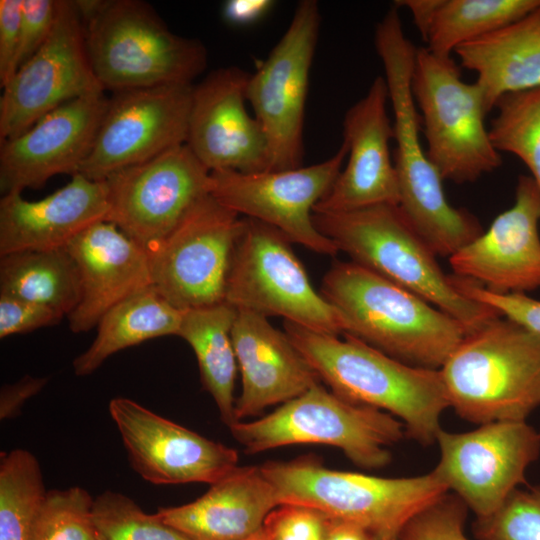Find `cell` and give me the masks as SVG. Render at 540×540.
Returning a JSON list of instances; mask_svg holds the SVG:
<instances>
[{
	"label": "cell",
	"instance_id": "1",
	"mask_svg": "<svg viewBox=\"0 0 540 540\" xmlns=\"http://www.w3.org/2000/svg\"><path fill=\"white\" fill-rule=\"evenodd\" d=\"M376 52L382 62L394 122L393 162L399 186V208L436 256L450 257L484 229L469 211L452 206L443 179L423 149L420 114L411 90L418 48L405 36L394 4L377 23Z\"/></svg>",
	"mask_w": 540,
	"mask_h": 540
},
{
	"label": "cell",
	"instance_id": "2",
	"mask_svg": "<svg viewBox=\"0 0 540 540\" xmlns=\"http://www.w3.org/2000/svg\"><path fill=\"white\" fill-rule=\"evenodd\" d=\"M284 332L332 392L391 414L422 446L436 442L450 408L440 369L408 365L348 334L339 339L286 320Z\"/></svg>",
	"mask_w": 540,
	"mask_h": 540
},
{
	"label": "cell",
	"instance_id": "3",
	"mask_svg": "<svg viewBox=\"0 0 540 540\" xmlns=\"http://www.w3.org/2000/svg\"><path fill=\"white\" fill-rule=\"evenodd\" d=\"M320 292L344 334L414 367L440 369L466 335L449 314L353 261L333 263Z\"/></svg>",
	"mask_w": 540,
	"mask_h": 540
},
{
	"label": "cell",
	"instance_id": "4",
	"mask_svg": "<svg viewBox=\"0 0 540 540\" xmlns=\"http://www.w3.org/2000/svg\"><path fill=\"white\" fill-rule=\"evenodd\" d=\"M320 233L351 261L415 293L462 324L466 335L500 317L461 292L435 253L398 205L379 204L343 212H313Z\"/></svg>",
	"mask_w": 540,
	"mask_h": 540
},
{
	"label": "cell",
	"instance_id": "5",
	"mask_svg": "<svg viewBox=\"0 0 540 540\" xmlns=\"http://www.w3.org/2000/svg\"><path fill=\"white\" fill-rule=\"evenodd\" d=\"M89 60L104 90L192 84L207 65L202 42L170 31L138 0H77Z\"/></svg>",
	"mask_w": 540,
	"mask_h": 540
},
{
	"label": "cell",
	"instance_id": "6",
	"mask_svg": "<svg viewBox=\"0 0 540 540\" xmlns=\"http://www.w3.org/2000/svg\"><path fill=\"white\" fill-rule=\"evenodd\" d=\"M260 468L280 505L314 508L329 518L363 527L376 540L399 537L415 516L449 491L433 470L386 478L329 469L313 455L267 461Z\"/></svg>",
	"mask_w": 540,
	"mask_h": 540
},
{
	"label": "cell",
	"instance_id": "7",
	"mask_svg": "<svg viewBox=\"0 0 540 540\" xmlns=\"http://www.w3.org/2000/svg\"><path fill=\"white\" fill-rule=\"evenodd\" d=\"M440 372L449 407L462 419L526 421L540 407V336L497 317L465 335Z\"/></svg>",
	"mask_w": 540,
	"mask_h": 540
},
{
	"label": "cell",
	"instance_id": "8",
	"mask_svg": "<svg viewBox=\"0 0 540 540\" xmlns=\"http://www.w3.org/2000/svg\"><path fill=\"white\" fill-rule=\"evenodd\" d=\"M229 430L247 454L283 446L321 444L340 449L356 466L379 469L391 462L389 447L405 436L391 414L349 402L319 383L270 414L237 421Z\"/></svg>",
	"mask_w": 540,
	"mask_h": 540
},
{
	"label": "cell",
	"instance_id": "9",
	"mask_svg": "<svg viewBox=\"0 0 540 540\" xmlns=\"http://www.w3.org/2000/svg\"><path fill=\"white\" fill-rule=\"evenodd\" d=\"M411 90L420 109L427 157L443 180L471 183L501 166V154L485 126L489 112L482 89L476 81L462 80L451 57L418 48Z\"/></svg>",
	"mask_w": 540,
	"mask_h": 540
},
{
	"label": "cell",
	"instance_id": "10",
	"mask_svg": "<svg viewBox=\"0 0 540 540\" xmlns=\"http://www.w3.org/2000/svg\"><path fill=\"white\" fill-rule=\"evenodd\" d=\"M290 243L279 230L246 217L231 261L225 302L237 310L280 316L317 332L343 335L344 319L315 290Z\"/></svg>",
	"mask_w": 540,
	"mask_h": 540
},
{
	"label": "cell",
	"instance_id": "11",
	"mask_svg": "<svg viewBox=\"0 0 540 540\" xmlns=\"http://www.w3.org/2000/svg\"><path fill=\"white\" fill-rule=\"evenodd\" d=\"M245 218L212 195L200 199L160 242L147 249L153 287L181 311L225 302Z\"/></svg>",
	"mask_w": 540,
	"mask_h": 540
},
{
	"label": "cell",
	"instance_id": "12",
	"mask_svg": "<svg viewBox=\"0 0 540 540\" xmlns=\"http://www.w3.org/2000/svg\"><path fill=\"white\" fill-rule=\"evenodd\" d=\"M315 0L298 3L291 22L247 84V101L267 138L269 170L302 166L309 75L320 30Z\"/></svg>",
	"mask_w": 540,
	"mask_h": 540
},
{
	"label": "cell",
	"instance_id": "13",
	"mask_svg": "<svg viewBox=\"0 0 540 540\" xmlns=\"http://www.w3.org/2000/svg\"><path fill=\"white\" fill-rule=\"evenodd\" d=\"M347 153L342 142L330 158L310 166L254 173L211 172L210 195L237 214L279 230L290 242L335 256L339 250L318 231L313 212L333 187Z\"/></svg>",
	"mask_w": 540,
	"mask_h": 540
},
{
	"label": "cell",
	"instance_id": "14",
	"mask_svg": "<svg viewBox=\"0 0 540 540\" xmlns=\"http://www.w3.org/2000/svg\"><path fill=\"white\" fill-rule=\"evenodd\" d=\"M440 458L433 469L476 517L496 511L526 484V471L540 455V432L527 421H500L452 433L441 429Z\"/></svg>",
	"mask_w": 540,
	"mask_h": 540
},
{
	"label": "cell",
	"instance_id": "15",
	"mask_svg": "<svg viewBox=\"0 0 540 540\" xmlns=\"http://www.w3.org/2000/svg\"><path fill=\"white\" fill-rule=\"evenodd\" d=\"M103 181L109 207L106 221L147 250L210 194L211 172L182 144Z\"/></svg>",
	"mask_w": 540,
	"mask_h": 540
},
{
	"label": "cell",
	"instance_id": "16",
	"mask_svg": "<svg viewBox=\"0 0 540 540\" xmlns=\"http://www.w3.org/2000/svg\"><path fill=\"white\" fill-rule=\"evenodd\" d=\"M2 89L0 143L73 99L104 92L89 60L76 1L59 0L49 37Z\"/></svg>",
	"mask_w": 540,
	"mask_h": 540
},
{
	"label": "cell",
	"instance_id": "17",
	"mask_svg": "<svg viewBox=\"0 0 540 540\" xmlns=\"http://www.w3.org/2000/svg\"><path fill=\"white\" fill-rule=\"evenodd\" d=\"M193 84L114 92L79 174L103 181L186 144Z\"/></svg>",
	"mask_w": 540,
	"mask_h": 540
},
{
	"label": "cell",
	"instance_id": "18",
	"mask_svg": "<svg viewBox=\"0 0 540 540\" xmlns=\"http://www.w3.org/2000/svg\"><path fill=\"white\" fill-rule=\"evenodd\" d=\"M108 410L132 468L157 485L213 484L238 466V452L166 419L136 401L116 397Z\"/></svg>",
	"mask_w": 540,
	"mask_h": 540
},
{
	"label": "cell",
	"instance_id": "19",
	"mask_svg": "<svg viewBox=\"0 0 540 540\" xmlns=\"http://www.w3.org/2000/svg\"><path fill=\"white\" fill-rule=\"evenodd\" d=\"M249 76L218 68L193 88L186 144L210 172L269 170L266 135L245 105Z\"/></svg>",
	"mask_w": 540,
	"mask_h": 540
},
{
	"label": "cell",
	"instance_id": "20",
	"mask_svg": "<svg viewBox=\"0 0 540 540\" xmlns=\"http://www.w3.org/2000/svg\"><path fill=\"white\" fill-rule=\"evenodd\" d=\"M108 100L104 92L73 99L1 142V195L38 189L55 175L78 174L92 150Z\"/></svg>",
	"mask_w": 540,
	"mask_h": 540
},
{
	"label": "cell",
	"instance_id": "21",
	"mask_svg": "<svg viewBox=\"0 0 540 540\" xmlns=\"http://www.w3.org/2000/svg\"><path fill=\"white\" fill-rule=\"evenodd\" d=\"M540 191L520 175L515 202L487 231L449 257L454 275L495 294H527L540 288Z\"/></svg>",
	"mask_w": 540,
	"mask_h": 540
},
{
	"label": "cell",
	"instance_id": "22",
	"mask_svg": "<svg viewBox=\"0 0 540 540\" xmlns=\"http://www.w3.org/2000/svg\"><path fill=\"white\" fill-rule=\"evenodd\" d=\"M388 100L386 80L377 76L365 96L347 110L343 142L348 149V161L314 212L399 204L398 180L390 153L394 131L387 112Z\"/></svg>",
	"mask_w": 540,
	"mask_h": 540
},
{
	"label": "cell",
	"instance_id": "23",
	"mask_svg": "<svg viewBox=\"0 0 540 540\" xmlns=\"http://www.w3.org/2000/svg\"><path fill=\"white\" fill-rule=\"evenodd\" d=\"M231 335L241 375L236 422L282 405L322 382L288 335L267 317L238 310Z\"/></svg>",
	"mask_w": 540,
	"mask_h": 540
},
{
	"label": "cell",
	"instance_id": "24",
	"mask_svg": "<svg viewBox=\"0 0 540 540\" xmlns=\"http://www.w3.org/2000/svg\"><path fill=\"white\" fill-rule=\"evenodd\" d=\"M66 250L81 286L80 301L67 316L74 333L91 330L115 305L153 286L147 250L109 221L85 229Z\"/></svg>",
	"mask_w": 540,
	"mask_h": 540
},
{
	"label": "cell",
	"instance_id": "25",
	"mask_svg": "<svg viewBox=\"0 0 540 540\" xmlns=\"http://www.w3.org/2000/svg\"><path fill=\"white\" fill-rule=\"evenodd\" d=\"M107 190L104 181L81 174L52 194L26 200L22 193L0 199V256L21 251L66 248L91 225L107 220Z\"/></svg>",
	"mask_w": 540,
	"mask_h": 540
},
{
	"label": "cell",
	"instance_id": "26",
	"mask_svg": "<svg viewBox=\"0 0 540 540\" xmlns=\"http://www.w3.org/2000/svg\"><path fill=\"white\" fill-rule=\"evenodd\" d=\"M259 466H237L196 500L156 514L190 540H244L279 506Z\"/></svg>",
	"mask_w": 540,
	"mask_h": 540
},
{
	"label": "cell",
	"instance_id": "27",
	"mask_svg": "<svg viewBox=\"0 0 540 540\" xmlns=\"http://www.w3.org/2000/svg\"><path fill=\"white\" fill-rule=\"evenodd\" d=\"M461 66L477 74L488 112L505 94L540 87V6L522 19L459 46Z\"/></svg>",
	"mask_w": 540,
	"mask_h": 540
},
{
	"label": "cell",
	"instance_id": "28",
	"mask_svg": "<svg viewBox=\"0 0 540 540\" xmlns=\"http://www.w3.org/2000/svg\"><path fill=\"white\" fill-rule=\"evenodd\" d=\"M183 311L151 286L120 302L97 324V334L86 351L73 361L74 373L87 376L113 354L150 339L177 335Z\"/></svg>",
	"mask_w": 540,
	"mask_h": 540
},
{
	"label": "cell",
	"instance_id": "29",
	"mask_svg": "<svg viewBox=\"0 0 540 540\" xmlns=\"http://www.w3.org/2000/svg\"><path fill=\"white\" fill-rule=\"evenodd\" d=\"M237 312L227 302L183 311L177 334L192 348L202 385L228 427L236 422L234 386L238 364L231 333Z\"/></svg>",
	"mask_w": 540,
	"mask_h": 540
},
{
	"label": "cell",
	"instance_id": "30",
	"mask_svg": "<svg viewBox=\"0 0 540 540\" xmlns=\"http://www.w3.org/2000/svg\"><path fill=\"white\" fill-rule=\"evenodd\" d=\"M0 294L38 303L68 316L81 296L76 263L66 248L1 256Z\"/></svg>",
	"mask_w": 540,
	"mask_h": 540
},
{
	"label": "cell",
	"instance_id": "31",
	"mask_svg": "<svg viewBox=\"0 0 540 540\" xmlns=\"http://www.w3.org/2000/svg\"><path fill=\"white\" fill-rule=\"evenodd\" d=\"M540 0H442L425 42L441 57L527 16Z\"/></svg>",
	"mask_w": 540,
	"mask_h": 540
},
{
	"label": "cell",
	"instance_id": "32",
	"mask_svg": "<svg viewBox=\"0 0 540 540\" xmlns=\"http://www.w3.org/2000/svg\"><path fill=\"white\" fill-rule=\"evenodd\" d=\"M37 458L21 448L0 460V540H32V525L46 495Z\"/></svg>",
	"mask_w": 540,
	"mask_h": 540
},
{
	"label": "cell",
	"instance_id": "33",
	"mask_svg": "<svg viewBox=\"0 0 540 540\" xmlns=\"http://www.w3.org/2000/svg\"><path fill=\"white\" fill-rule=\"evenodd\" d=\"M489 136L498 152L517 156L540 191V87L503 95Z\"/></svg>",
	"mask_w": 540,
	"mask_h": 540
},
{
	"label": "cell",
	"instance_id": "34",
	"mask_svg": "<svg viewBox=\"0 0 540 540\" xmlns=\"http://www.w3.org/2000/svg\"><path fill=\"white\" fill-rule=\"evenodd\" d=\"M92 515L98 540H190L119 492L107 490L95 497Z\"/></svg>",
	"mask_w": 540,
	"mask_h": 540
},
{
	"label": "cell",
	"instance_id": "35",
	"mask_svg": "<svg viewBox=\"0 0 540 540\" xmlns=\"http://www.w3.org/2000/svg\"><path fill=\"white\" fill-rule=\"evenodd\" d=\"M93 502L79 486L47 491L33 520L32 540H98Z\"/></svg>",
	"mask_w": 540,
	"mask_h": 540
},
{
	"label": "cell",
	"instance_id": "36",
	"mask_svg": "<svg viewBox=\"0 0 540 540\" xmlns=\"http://www.w3.org/2000/svg\"><path fill=\"white\" fill-rule=\"evenodd\" d=\"M477 540H540V484L517 488L493 513L476 517Z\"/></svg>",
	"mask_w": 540,
	"mask_h": 540
},
{
	"label": "cell",
	"instance_id": "37",
	"mask_svg": "<svg viewBox=\"0 0 540 540\" xmlns=\"http://www.w3.org/2000/svg\"><path fill=\"white\" fill-rule=\"evenodd\" d=\"M468 508L455 494L446 493L415 516L400 540H469L464 532Z\"/></svg>",
	"mask_w": 540,
	"mask_h": 540
},
{
	"label": "cell",
	"instance_id": "38",
	"mask_svg": "<svg viewBox=\"0 0 540 540\" xmlns=\"http://www.w3.org/2000/svg\"><path fill=\"white\" fill-rule=\"evenodd\" d=\"M329 517L314 508L285 504L266 518L270 540H325Z\"/></svg>",
	"mask_w": 540,
	"mask_h": 540
},
{
	"label": "cell",
	"instance_id": "39",
	"mask_svg": "<svg viewBox=\"0 0 540 540\" xmlns=\"http://www.w3.org/2000/svg\"><path fill=\"white\" fill-rule=\"evenodd\" d=\"M459 290L540 336V301L527 294H495L476 282L453 275Z\"/></svg>",
	"mask_w": 540,
	"mask_h": 540
},
{
	"label": "cell",
	"instance_id": "40",
	"mask_svg": "<svg viewBox=\"0 0 540 540\" xmlns=\"http://www.w3.org/2000/svg\"><path fill=\"white\" fill-rule=\"evenodd\" d=\"M65 315L44 305L0 294V338L58 324Z\"/></svg>",
	"mask_w": 540,
	"mask_h": 540
},
{
	"label": "cell",
	"instance_id": "41",
	"mask_svg": "<svg viewBox=\"0 0 540 540\" xmlns=\"http://www.w3.org/2000/svg\"><path fill=\"white\" fill-rule=\"evenodd\" d=\"M59 0H22L19 67L46 41L53 30Z\"/></svg>",
	"mask_w": 540,
	"mask_h": 540
},
{
	"label": "cell",
	"instance_id": "42",
	"mask_svg": "<svg viewBox=\"0 0 540 540\" xmlns=\"http://www.w3.org/2000/svg\"><path fill=\"white\" fill-rule=\"evenodd\" d=\"M22 0L0 1V86L3 88L19 68Z\"/></svg>",
	"mask_w": 540,
	"mask_h": 540
},
{
	"label": "cell",
	"instance_id": "43",
	"mask_svg": "<svg viewBox=\"0 0 540 540\" xmlns=\"http://www.w3.org/2000/svg\"><path fill=\"white\" fill-rule=\"evenodd\" d=\"M47 382V378L26 375L16 383L3 386L0 393L1 420L14 417L25 401L39 393Z\"/></svg>",
	"mask_w": 540,
	"mask_h": 540
},
{
	"label": "cell",
	"instance_id": "44",
	"mask_svg": "<svg viewBox=\"0 0 540 540\" xmlns=\"http://www.w3.org/2000/svg\"><path fill=\"white\" fill-rule=\"evenodd\" d=\"M274 5L272 0H228L222 6V17L232 26H250L262 20Z\"/></svg>",
	"mask_w": 540,
	"mask_h": 540
},
{
	"label": "cell",
	"instance_id": "45",
	"mask_svg": "<svg viewBox=\"0 0 540 540\" xmlns=\"http://www.w3.org/2000/svg\"><path fill=\"white\" fill-rule=\"evenodd\" d=\"M441 2L442 0H400L394 5L410 11L413 22L425 41Z\"/></svg>",
	"mask_w": 540,
	"mask_h": 540
},
{
	"label": "cell",
	"instance_id": "46",
	"mask_svg": "<svg viewBox=\"0 0 540 540\" xmlns=\"http://www.w3.org/2000/svg\"><path fill=\"white\" fill-rule=\"evenodd\" d=\"M325 540H376V538L357 524L330 518Z\"/></svg>",
	"mask_w": 540,
	"mask_h": 540
},
{
	"label": "cell",
	"instance_id": "47",
	"mask_svg": "<svg viewBox=\"0 0 540 540\" xmlns=\"http://www.w3.org/2000/svg\"><path fill=\"white\" fill-rule=\"evenodd\" d=\"M244 540H270V537H269L268 532L266 531V529L263 526L255 534H253L252 536H250V537H248V538H246Z\"/></svg>",
	"mask_w": 540,
	"mask_h": 540
},
{
	"label": "cell",
	"instance_id": "48",
	"mask_svg": "<svg viewBox=\"0 0 540 540\" xmlns=\"http://www.w3.org/2000/svg\"><path fill=\"white\" fill-rule=\"evenodd\" d=\"M384 540H400L399 537H392V538H387V539H384Z\"/></svg>",
	"mask_w": 540,
	"mask_h": 540
}]
</instances>
